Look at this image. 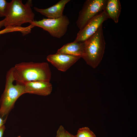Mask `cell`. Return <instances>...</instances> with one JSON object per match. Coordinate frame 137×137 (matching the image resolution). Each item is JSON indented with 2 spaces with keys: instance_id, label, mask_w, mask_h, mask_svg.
Listing matches in <instances>:
<instances>
[{
  "instance_id": "cell-1",
  "label": "cell",
  "mask_w": 137,
  "mask_h": 137,
  "mask_svg": "<svg viewBox=\"0 0 137 137\" xmlns=\"http://www.w3.org/2000/svg\"><path fill=\"white\" fill-rule=\"evenodd\" d=\"M13 75L16 83L24 84L30 81L50 82L51 72L46 62H23L12 67Z\"/></svg>"
},
{
  "instance_id": "cell-2",
  "label": "cell",
  "mask_w": 137,
  "mask_h": 137,
  "mask_svg": "<svg viewBox=\"0 0 137 137\" xmlns=\"http://www.w3.org/2000/svg\"><path fill=\"white\" fill-rule=\"evenodd\" d=\"M14 81L11 67L7 72L5 89L0 98V116L2 118H7L16 100L25 94L24 84L16 83L14 85Z\"/></svg>"
},
{
  "instance_id": "cell-3",
  "label": "cell",
  "mask_w": 137,
  "mask_h": 137,
  "mask_svg": "<svg viewBox=\"0 0 137 137\" xmlns=\"http://www.w3.org/2000/svg\"><path fill=\"white\" fill-rule=\"evenodd\" d=\"M9 3L5 18V27L21 26L24 23L30 24L34 21L35 15L31 8L32 0H28L25 4H23L21 0H12Z\"/></svg>"
},
{
  "instance_id": "cell-4",
  "label": "cell",
  "mask_w": 137,
  "mask_h": 137,
  "mask_svg": "<svg viewBox=\"0 0 137 137\" xmlns=\"http://www.w3.org/2000/svg\"><path fill=\"white\" fill-rule=\"evenodd\" d=\"M85 42V47L81 58L87 64L95 68L101 61L105 48L102 25L94 35Z\"/></svg>"
},
{
  "instance_id": "cell-5",
  "label": "cell",
  "mask_w": 137,
  "mask_h": 137,
  "mask_svg": "<svg viewBox=\"0 0 137 137\" xmlns=\"http://www.w3.org/2000/svg\"><path fill=\"white\" fill-rule=\"evenodd\" d=\"M70 23L67 17L63 15L56 19H45L39 21H34L30 23L34 27L41 28L48 31L52 36L60 38L66 32Z\"/></svg>"
},
{
  "instance_id": "cell-6",
  "label": "cell",
  "mask_w": 137,
  "mask_h": 137,
  "mask_svg": "<svg viewBox=\"0 0 137 137\" xmlns=\"http://www.w3.org/2000/svg\"><path fill=\"white\" fill-rule=\"evenodd\" d=\"M107 0H87L80 11L76 23L80 30L91 20L104 11Z\"/></svg>"
},
{
  "instance_id": "cell-7",
  "label": "cell",
  "mask_w": 137,
  "mask_h": 137,
  "mask_svg": "<svg viewBox=\"0 0 137 137\" xmlns=\"http://www.w3.org/2000/svg\"><path fill=\"white\" fill-rule=\"evenodd\" d=\"M109 18L104 11L95 16L80 30L78 33L75 42H84L94 35L103 23Z\"/></svg>"
},
{
  "instance_id": "cell-8",
  "label": "cell",
  "mask_w": 137,
  "mask_h": 137,
  "mask_svg": "<svg viewBox=\"0 0 137 137\" xmlns=\"http://www.w3.org/2000/svg\"><path fill=\"white\" fill-rule=\"evenodd\" d=\"M81 58L80 56L56 53L48 55L46 59L59 70L65 72Z\"/></svg>"
},
{
  "instance_id": "cell-9",
  "label": "cell",
  "mask_w": 137,
  "mask_h": 137,
  "mask_svg": "<svg viewBox=\"0 0 137 137\" xmlns=\"http://www.w3.org/2000/svg\"><path fill=\"white\" fill-rule=\"evenodd\" d=\"M25 93L46 96L50 94L52 85L50 82L37 81L29 82L24 84Z\"/></svg>"
},
{
  "instance_id": "cell-10",
  "label": "cell",
  "mask_w": 137,
  "mask_h": 137,
  "mask_svg": "<svg viewBox=\"0 0 137 137\" xmlns=\"http://www.w3.org/2000/svg\"><path fill=\"white\" fill-rule=\"evenodd\" d=\"M70 0H61L53 6L46 9L34 7V10L48 19L58 18L63 15V11L66 4Z\"/></svg>"
},
{
  "instance_id": "cell-11",
  "label": "cell",
  "mask_w": 137,
  "mask_h": 137,
  "mask_svg": "<svg viewBox=\"0 0 137 137\" xmlns=\"http://www.w3.org/2000/svg\"><path fill=\"white\" fill-rule=\"evenodd\" d=\"M85 46V42H73L64 45L59 49L56 53L80 57L83 54Z\"/></svg>"
},
{
  "instance_id": "cell-12",
  "label": "cell",
  "mask_w": 137,
  "mask_h": 137,
  "mask_svg": "<svg viewBox=\"0 0 137 137\" xmlns=\"http://www.w3.org/2000/svg\"><path fill=\"white\" fill-rule=\"evenodd\" d=\"M121 9L120 1L119 0H107L104 11L109 18L112 19L116 23L118 19Z\"/></svg>"
},
{
  "instance_id": "cell-13",
  "label": "cell",
  "mask_w": 137,
  "mask_h": 137,
  "mask_svg": "<svg viewBox=\"0 0 137 137\" xmlns=\"http://www.w3.org/2000/svg\"><path fill=\"white\" fill-rule=\"evenodd\" d=\"M31 31L30 27L28 26L25 27L21 26L8 27L0 31V35L8 32L19 31L22 33L23 35H25L30 33Z\"/></svg>"
},
{
  "instance_id": "cell-14",
  "label": "cell",
  "mask_w": 137,
  "mask_h": 137,
  "mask_svg": "<svg viewBox=\"0 0 137 137\" xmlns=\"http://www.w3.org/2000/svg\"><path fill=\"white\" fill-rule=\"evenodd\" d=\"M75 137H96L94 133L88 127L79 128Z\"/></svg>"
},
{
  "instance_id": "cell-15",
  "label": "cell",
  "mask_w": 137,
  "mask_h": 137,
  "mask_svg": "<svg viewBox=\"0 0 137 137\" xmlns=\"http://www.w3.org/2000/svg\"><path fill=\"white\" fill-rule=\"evenodd\" d=\"M9 4L5 0H0V17L6 16Z\"/></svg>"
},
{
  "instance_id": "cell-16",
  "label": "cell",
  "mask_w": 137,
  "mask_h": 137,
  "mask_svg": "<svg viewBox=\"0 0 137 137\" xmlns=\"http://www.w3.org/2000/svg\"><path fill=\"white\" fill-rule=\"evenodd\" d=\"M66 131L63 126H60L57 131L55 137H66Z\"/></svg>"
},
{
  "instance_id": "cell-17",
  "label": "cell",
  "mask_w": 137,
  "mask_h": 137,
  "mask_svg": "<svg viewBox=\"0 0 137 137\" xmlns=\"http://www.w3.org/2000/svg\"><path fill=\"white\" fill-rule=\"evenodd\" d=\"M5 129V127L3 125L0 127V137H2L4 132Z\"/></svg>"
},
{
  "instance_id": "cell-18",
  "label": "cell",
  "mask_w": 137,
  "mask_h": 137,
  "mask_svg": "<svg viewBox=\"0 0 137 137\" xmlns=\"http://www.w3.org/2000/svg\"><path fill=\"white\" fill-rule=\"evenodd\" d=\"M7 118H3L0 116V127L5 123Z\"/></svg>"
},
{
  "instance_id": "cell-19",
  "label": "cell",
  "mask_w": 137,
  "mask_h": 137,
  "mask_svg": "<svg viewBox=\"0 0 137 137\" xmlns=\"http://www.w3.org/2000/svg\"><path fill=\"white\" fill-rule=\"evenodd\" d=\"M5 21V18L3 20L0 21V28L4 26Z\"/></svg>"
},
{
  "instance_id": "cell-20",
  "label": "cell",
  "mask_w": 137,
  "mask_h": 137,
  "mask_svg": "<svg viewBox=\"0 0 137 137\" xmlns=\"http://www.w3.org/2000/svg\"><path fill=\"white\" fill-rule=\"evenodd\" d=\"M66 137H75V135L72 134L67 131H66Z\"/></svg>"
},
{
  "instance_id": "cell-21",
  "label": "cell",
  "mask_w": 137,
  "mask_h": 137,
  "mask_svg": "<svg viewBox=\"0 0 137 137\" xmlns=\"http://www.w3.org/2000/svg\"><path fill=\"white\" fill-rule=\"evenodd\" d=\"M17 137H21V136H18Z\"/></svg>"
}]
</instances>
